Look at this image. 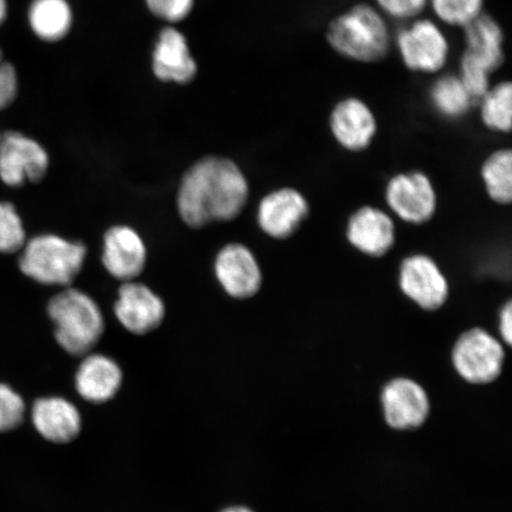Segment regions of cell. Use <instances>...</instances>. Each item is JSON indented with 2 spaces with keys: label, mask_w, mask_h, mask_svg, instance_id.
I'll use <instances>...</instances> for the list:
<instances>
[{
  "label": "cell",
  "mask_w": 512,
  "mask_h": 512,
  "mask_svg": "<svg viewBox=\"0 0 512 512\" xmlns=\"http://www.w3.org/2000/svg\"><path fill=\"white\" fill-rule=\"evenodd\" d=\"M381 405L384 421L396 431L421 427L431 411L426 390L407 377L394 379L383 387Z\"/></svg>",
  "instance_id": "obj_8"
},
{
  "label": "cell",
  "mask_w": 512,
  "mask_h": 512,
  "mask_svg": "<svg viewBox=\"0 0 512 512\" xmlns=\"http://www.w3.org/2000/svg\"><path fill=\"white\" fill-rule=\"evenodd\" d=\"M479 115L482 123L489 130L498 133L511 131L512 118V83L502 81L491 86L478 100Z\"/></svg>",
  "instance_id": "obj_23"
},
{
  "label": "cell",
  "mask_w": 512,
  "mask_h": 512,
  "mask_svg": "<svg viewBox=\"0 0 512 512\" xmlns=\"http://www.w3.org/2000/svg\"><path fill=\"white\" fill-rule=\"evenodd\" d=\"M400 288L421 309L435 311L444 306L450 293L445 274L430 256H408L400 267Z\"/></svg>",
  "instance_id": "obj_9"
},
{
  "label": "cell",
  "mask_w": 512,
  "mask_h": 512,
  "mask_svg": "<svg viewBox=\"0 0 512 512\" xmlns=\"http://www.w3.org/2000/svg\"><path fill=\"white\" fill-rule=\"evenodd\" d=\"M153 72L165 82L188 83L195 78L197 64L182 32L174 28L160 32L153 53Z\"/></svg>",
  "instance_id": "obj_17"
},
{
  "label": "cell",
  "mask_w": 512,
  "mask_h": 512,
  "mask_svg": "<svg viewBox=\"0 0 512 512\" xmlns=\"http://www.w3.org/2000/svg\"><path fill=\"white\" fill-rule=\"evenodd\" d=\"M402 63L420 74H437L446 66L450 43L431 19L418 18L396 37Z\"/></svg>",
  "instance_id": "obj_6"
},
{
  "label": "cell",
  "mask_w": 512,
  "mask_h": 512,
  "mask_svg": "<svg viewBox=\"0 0 512 512\" xmlns=\"http://www.w3.org/2000/svg\"><path fill=\"white\" fill-rule=\"evenodd\" d=\"M440 22L464 29L484 14L485 0H428Z\"/></svg>",
  "instance_id": "obj_25"
},
{
  "label": "cell",
  "mask_w": 512,
  "mask_h": 512,
  "mask_svg": "<svg viewBox=\"0 0 512 512\" xmlns=\"http://www.w3.org/2000/svg\"><path fill=\"white\" fill-rule=\"evenodd\" d=\"M55 337L73 356L89 354L105 332V318L95 300L76 288H66L48 304Z\"/></svg>",
  "instance_id": "obj_3"
},
{
  "label": "cell",
  "mask_w": 512,
  "mask_h": 512,
  "mask_svg": "<svg viewBox=\"0 0 512 512\" xmlns=\"http://www.w3.org/2000/svg\"><path fill=\"white\" fill-rule=\"evenodd\" d=\"M31 419L36 431L51 443H69L81 430L78 408L62 398L37 400L31 409Z\"/></svg>",
  "instance_id": "obj_19"
},
{
  "label": "cell",
  "mask_w": 512,
  "mask_h": 512,
  "mask_svg": "<svg viewBox=\"0 0 512 512\" xmlns=\"http://www.w3.org/2000/svg\"><path fill=\"white\" fill-rule=\"evenodd\" d=\"M332 137L350 152L367 150L377 133V119L371 107L357 96L336 102L330 113Z\"/></svg>",
  "instance_id": "obj_11"
},
{
  "label": "cell",
  "mask_w": 512,
  "mask_h": 512,
  "mask_svg": "<svg viewBox=\"0 0 512 512\" xmlns=\"http://www.w3.org/2000/svg\"><path fill=\"white\" fill-rule=\"evenodd\" d=\"M463 30L466 48L463 55L490 74L503 66L505 36L496 18L484 12Z\"/></svg>",
  "instance_id": "obj_18"
},
{
  "label": "cell",
  "mask_w": 512,
  "mask_h": 512,
  "mask_svg": "<svg viewBox=\"0 0 512 512\" xmlns=\"http://www.w3.org/2000/svg\"><path fill=\"white\" fill-rule=\"evenodd\" d=\"M6 17H8V2L0 0V27H2Z\"/></svg>",
  "instance_id": "obj_32"
},
{
  "label": "cell",
  "mask_w": 512,
  "mask_h": 512,
  "mask_svg": "<svg viewBox=\"0 0 512 512\" xmlns=\"http://www.w3.org/2000/svg\"><path fill=\"white\" fill-rule=\"evenodd\" d=\"M330 48L357 63H379L390 49V32L379 10L367 3L352 5L332 18L325 31Z\"/></svg>",
  "instance_id": "obj_2"
},
{
  "label": "cell",
  "mask_w": 512,
  "mask_h": 512,
  "mask_svg": "<svg viewBox=\"0 0 512 512\" xmlns=\"http://www.w3.org/2000/svg\"><path fill=\"white\" fill-rule=\"evenodd\" d=\"M115 316L134 335H146L163 323L165 305L159 296L144 284L127 281L119 288L114 304Z\"/></svg>",
  "instance_id": "obj_12"
},
{
  "label": "cell",
  "mask_w": 512,
  "mask_h": 512,
  "mask_svg": "<svg viewBox=\"0 0 512 512\" xmlns=\"http://www.w3.org/2000/svg\"><path fill=\"white\" fill-rule=\"evenodd\" d=\"M123 382L118 363L104 355H88L76 374V389L83 399L104 403L114 398Z\"/></svg>",
  "instance_id": "obj_20"
},
{
  "label": "cell",
  "mask_w": 512,
  "mask_h": 512,
  "mask_svg": "<svg viewBox=\"0 0 512 512\" xmlns=\"http://www.w3.org/2000/svg\"><path fill=\"white\" fill-rule=\"evenodd\" d=\"M87 247L57 235H40L25 243L19 267L36 283L69 286L85 264Z\"/></svg>",
  "instance_id": "obj_4"
},
{
  "label": "cell",
  "mask_w": 512,
  "mask_h": 512,
  "mask_svg": "<svg viewBox=\"0 0 512 512\" xmlns=\"http://www.w3.org/2000/svg\"><path fill=\"white\" fill-rule=\"evenodd\" d=\"M249 195L247 178L233 160L207 157L191 166L178 190L177 208L192 228L236 219Z\"/></svg>",
  "instance_id": "obj_1"
},
{
  "label": "cell",
  "mask_w": 512,
  "mask_h": 512,
  "mask_svg": "<svg viewBox=\"0 0 512 512\" xmlns=\"http://www.w3.org/2000/svg\"><path fill=\"white\" fill-rule=\"evenodd\" d=\"M499 332L505 344L511 345L512 342V303L509 302L503 306L499 313Z\"/></svg>",
  "instance_id": "obj_31"
},
{
  "label": "cell",
  "mask_w": 512,
  "mask_h": 512,
  "mask_svg": "<svg viewBox=\"0 0 512 512\" xmlns=\"http://www.w3.org/2000/svg\"><path fill=\"white\" fill-rule=\"evenodd\" d=\"M0 139H2V134H0Z\"/></svg>",
  "instance_id": "obj_35"
},
{
  "label": "cell",
  "mask_w": 512,
  "mask_h": 512,
  "mask_svg": "<svg viewBox=\"0 0 512 512\" xmlns=\"http://www.w3.org/2000/svg\"><path fill=\"white\" fill-rule=\"evenodd\" d=\"M147 259L145 243L136 230L115 226L107 230L102 264L115 279L127 283L144 271Z\"/></svg>",
  "instance_id": "obj_15"
},
{
  "label": "cell",
  "mask_w": 512,
  "mask_h": 512,
  "mask_svg": "<svg viewBox=\"0 0 512 512\" xmlns=\"http://www.w3.org/2000/svg\"><path fill=\"white\" fill-rule=\"evenodd\" d=\"M309 210L306 198L296 189L273 191L260 202L259 226L273 239H288L302 226Z\"/></svg>",
  "instance_id": "obj_14"
},
{
  "label": "cell",
  "mask_w": 512,
  "mask_h": 512,
  "mask_svg": "<svg viewBox=\"0 0 512 512\" xmlns=\"http://www.w3.org/2000/svg\"><path fill=\"white\" fill-rule=\"evenodd\" d=\"M27 240L21 216L11 203L0 202V253L22 251Z\"/></svg>",
  "instance_id": "obj_26"
},
{
  "label": "cell",
  "mask_w": 512,
  "mask_h": 512,
  "mask_svg": "<svg viewBox=\"0 0 512 512\" xmlns=\"http://www.w3.org/2000/svg\"><path fill=\"white\" fill-rule=\"evenodd\" d=\"M49 156L44 147L19 132L0 139V179L9 187L40 182L47 175Z\"/></svg>",
  "instance_id": "obj_7"
},
{
  "label": "cell",
  "mask_w": 512,
  "mask_h": 512,
  "mask_svg": "<svg viewBox=\"0 0 512 512\" xmlns=\"http://www.w3.org/2000/svg\"><path fill=\"white\" fill-rule=\"evenodd\" d=\"M382 14L395 19L419 17L428 6V0H375Z\"/></svg>",
  "instance_id": "obj_29"
},
{
  "label": "cell",
  "mask_w": 512,
  "mask_h": 512,
  "mask_svg": "<svg viewBox=\"0 0 512 512\" xmlns=\"http://www.w3.org/2000/svg\"><path fill=\"white\" fill-rule=\"evenodd\" d=\"M153 15L166 22L184 21L194 8L195 0H145Z\"/></svg>",
  "instance_id": "obj_28"
},
{
  "label": "cell",
  "mask_w": 512,
  "mask_h": 512,
  "mask_svg": "<svg viewBox=\"0 0 512 512\" xmlns=\"http://www.w3.org/2000/svg\"><path fill=\"white\" fill-rule=\"evenodd\" d=\"M386 200L402 221L412 224L430 221L437 210V194L431 179L418 171L390 179Z\"/></svg>",
  "instance_id": "obj_10"
},
{
  "label": "cell",
  "mask_w": 512,
  "mask_h": 512,
  "mask_svg": "<svg viewBox=\"0 0 512 512\" xmlns=\"http://www.w3.org/2000/svg\"><path fill=\"white\" fill-rule=\"evenodd\" d=\"M4 62H5V60H4L3 50H2V48H0V66H2V64Z\"/></svg>",
  "instance_id": "obj_34"
},
{
  "label": "cell",
  "mask_w": 512,
  "mask_h": 512,
  "mask_svg": "<svg viewBox=\"0 0 512 512\" xmlns=\"http://www.w3.org/2000/svg\"><path fill=\"white\" fill-rule=\"evenodd\" d=\"M430 101L441 117L459 120L469 114L476 101L460 81L458 75H443L432 83Z\"/></svg>",
  "instance_id": "obj_22"
},
{
  "label": "cell",
  "mask_w": 512,
  "mask_h": 512,
  "mask_svg": "<svg viewBox=\"0 0 512 512\" xmlns=\"http://www.w3.org/2000/svg\"><path fill=\"white\" fill-rule=\"evenodd\" d=\"M25 418L22 396L8 384L0 383V433L15 430Z\"/></svg>",
  "instance_id": "obj_27"
},
{
  "label": "cell",
  "mask_w": 512,
  "mask_h": 512,
  "mask_svg": "<svg viewBox=\"0 0 512 512\" xmlns=\"http://www.w3.org/2000/svg\"><path fill=\"white\" fill-rule=\"evenodd\" d=\"M482 176L492 201L509 204L512 200V152L498 150L485 159Z\"/></svg>",
  "instance_id": "obj_24"
},
{
  "label": "cell",
  "mask_w": 512,
  "mask_h": 512,
  "mask_svg": "<svg viewBox=\"0 0 512 512\" xmlns=\"http://www.w3.org/2000/svg\"><path fill=\"white\" fill-rule=\"evenodd\" d=\"M222 512H254V511L251 509H248L246 507H233V508H228Z\"/></svg>",
  "instance_id": "obj_33"
},
{
  "label": "cell",
  "mask_w": 512,
  "mask_h": 512,
  "mask_svg": "<svg viewBox=\"0 0 512 512\" xmlns=\"http://www.w3.org/2000/svg\"><path fill=\"white\" fill-rule=\"evenodd\" d=\"M73 14L67 0H34L29 9L31 30L41 40H63L72 28Z\"/></svg>",
  "instance_id": "obj_21"
},
{
  "label": "cell",
  "mask_w": 512,
  "mask_h": 512,
  "mask_svg": "<svg viewBox=\"0 0 512 512\" xmlns=\"http://www.w3.org/2000/svg\"><path fill=\"white\" fill-rule=\"evenodd\" d=\"M347 238L358 251L380 258L394 246V222L380 209L363 207L350 217Z\"/></svg>",
  "instance_id": "obj_16"
},
{
  "label": "cell",
  "mask_w": 512,
  "mask_h": 512,
  "mask_svg": "<svg viewBox=\"0 0 512 512\" xmlns=\"http://www.w3.org/2000/svg\"><path fill=\"white\" fill-rule=\"evenodd\" d=\"M505 351L488 331L473 328L457 339L452 364L458 375L471 384H488L502 374Z\"/></svg>",
  "instance_id": "obj_5"
},
{
  "label": "cell",
  "mask_w": 512,
  "mask_h": 512,
  "mask_svg": "<svg viewBox=\"0 0 512 512\" xmlns=\"http://www.w3.org/2000/svg\"><path fill=\"white\" fill-rule=\"evenodd\" d=\"M18 75L14 64L4 62L0 66V111L10 107L18 95Z\"/></svg>",
  "instance_id": "obj_30"
},
{
  "label": "cell",
  "mask_w": 512,
  "mask_h": 512,
  "mask_svg": "<svg viewBox=\"0 0 512 512\" xmlns=\"http://www.w3.org/2000/svg\"><path fill=\"white\" fill-rule=\"evenodd\" d=\"M217 280L230 297L248 299L260 291L262 273L251 249L240 243L223 247L215 260Z\"/></svg>",
  "instance_id": "obj_13"
}]
</instances>
